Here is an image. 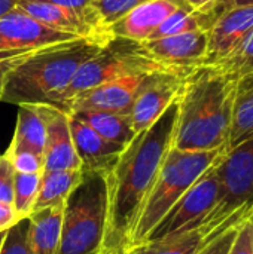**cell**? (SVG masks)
Returning <instances> with one entry per match:
<instances>
[{
    "label": "cell",
    "mask_w": 253,
    "mask_h": 254,
    "mask_svg": "<svg viewBox=\"0 0 253 254\" xmlns=\"http://www.w3.org/2000/svg\"><path fill=\"white\" fill-rule=\"evenodd\" d=\"M177 115L176 100L148 129L136 134L106 171L107 223L101 254H122L130 247L142 208L173 147Z\"/></svg>",
    "instance_id": "obj_1"
},
{
    "label": "cell",
    "mask_w": 253,
    "mask_h": 254,
    "mask_svg": "<svg viewBox=\"0 0 253 254\" xmlns=\"http://www.w3.org/2000/svg\"><path fill=\"white\" fill-rule=\"evenodd\" d=\"M236 80L213 65H198L183 77L174 149L207 152L227 147Z\"/></svg>",
    "instance_id": "obj_2"
},
{
    "label": "cell",
    "mask_w": 253,
    "mask_h": 254,
    "mask_svg": "<svg viewBox=\"0 0 253 254\" xmlns=\"http://www.w3.org/2000/svg\"><path fill=\"white\" fill-rule=\"evenodd\" d=\"M103 46L85 39L52 43L34 51L9 73L0 101L10 104H58L78 68Z\"/></svg>",
    "instance_id": "obj_3"
},
{
    "label": "cell",
    "mask_w": 253,
    "mask_h": 254,
    "mask_svg": "<svg viewBox=\"0 0 253 254\" xmlns=\"http://www.w3.org/2000/svg\"><path fill=\"white\" fill-rule=\"evenodd\" d=\"M107 223L106 171L85 170L63 205L58 254H101Z\"/></svg>",
    "instance_id": "obj_4"
},
{
    "label": "cell",
    "mask_w": 253,
    "mask_h": 254,
    "mask_svg": "<svg viewBox=\"0 0 253 254\" xmlns=\"http://www.w3.org/2000/svg\"><path fill=\"white\" fill-rule=\"evenodd\" d=\"M224 153L225 147L207 152H189L171 147L133 229L128 249L140 246L166 213Z\"/></svg>",
    "instance_id": "obj_5"
},
{
    "label": "cell",
    "mask_w": 253,
    "mask_h": 254,
    "mask_svg": "<svg viewBox=\"0 0 253 254\" xmlns=\"http://www.w3.org/2000/svg\"><path fill=\"white\" fill-rule=\"evenodd\" d=\"M160 71L173 73L151 58L142 43L124 37H113L109 43L100 48L92 58L78 68L73 79L61 94L57 107L66 112V106L73 97L103 83L127 76Z\"/></svg>",
    "instance_id": "obj_6"
},
{
    "label": "cell",
    "mask_w": 253,
    "mask_h": 254,
    "mask_svg": "<svg viewBox=\"0 0 253 254\" xmlns=\"http://www.w3.org/2000/svg\"><path fill=\"white\" fill-rule=\"evenodd\" d=\"M218 162L213 164L166 213V216L155 225L142 244L170 238L185 231L194 229L212 214L215 207L222 199V185L218 174Z\"/></svg>",
    "instance_id": "obj_7"
},
{
    "label": "cell",
    "mask_w": 253,
    "mask_h": 254,
    "mask_svg": "<svg viewBox=\"0 0 253 254\" xmlns=\"http://www.w3.org/2000/svg\"><path fill=\"white\" fill-rule=\"evenodd\" d=\"M218 174L222 185V199L206 220L224 217L253 202V135L225 150L218 162Z\"/></svg>",
    "instance_id": "obj_8"
},
{
    "label": "cell",
    "mask_w": 253,
    "mask_h": 254,
    "mask_svg": "<svg viewBox=\"0 0 253 254\" xmlns=\"http://www.w3.org/2000/svg\"><path fill=\"white\" fill-rule=\"evenodd\" d=\"M16 9L22 10L51 30L73 36L76 39H85L98 46H104L115 37L110 28L98 27L84 15L58 4L37 0H19Z\"/></svg>",
    "instance_id": "obj_9"
},
{
    "label": "cell",
    "mask_w": 253,
    "mask_h": 254,
    "mask_svg": "<svg viewBox=\"0 0 253 254\" xmlns=\"http://www.w3.org/2000/svg\"><path fill=\"white\" fill-rule=\"evenodd\" d=\"M145 51L170 71L186 76L203 65L207 52V31H192L142 42Z\"/></svg>",
    "instance_id": "obj_10"
},
{
    "label": "cell",
    "mask_w": 253,
    "mask_h": 254,
    "mask_svg": "<svg viewBox=\"0 0 253 254\" xmlns=\"http://www.w3.org/2000/svg\"><path fill=\"white\" fill-rule=\"evenodd\" d=\"M185 76L174 73H152L137 94L130 116L134 132L148 129L180 94Z\"/></svg>",
    "instance_id": "obj_11"
},
{
    "label": "cell",
    "mask_w": 253,
    "mask_h": 254,
    "mask_svg": "<svg viewBox=\"0 0 253 254\" xmlns=\"http://www.w3.org/2000/svg\"><path fill=\"white\" fill-rule=\"evenodd\" d=\"M46 128V143L43 152V171L82 170L76 155L69 113L51 104H33Z\"/></svg>",
    "instance_id": "obj_12"
},
{
    "label": "cell",
    "mask_w": 253,
    "mask_h": 254,
    "mask_svg": "<svg viewBox=\"0 0 253 254\" xmlns=\"http://www.w3.org/2000/svg\"><path fill=\"white\" fill-rule=\"evenodd\" d=\"M152 74V73H149ZM149 74H134L121 77L97 88L85 91L73 97L67 106L66 112H81V110H100L112 113L130 115L131 107L142 86L148 80Z\"/></svg>",
    "instance_id": "obj_13"
},
{
    "label": "cell",
    "mask_w": 253,
    "mask_h": 254,
    "mask_svg": "<svg viewBox=\"0 0 253 254\" xmlns=\"http://www.w3.org/2000/svg\"><path fill=\"white\" fill-rule=\"evenodd\" d=\"M253 30V6L228 7L207 30V52L203 65H213L228 57Z\"/></svg>",
    "instance_id": "obj_14"
},
{
    "label": "cell",
    "mask_w": 253,
    "mask_h": 254,
    "mask_svg": "<svg viewBox=\"0 0 253 254\" xmlns=\"http://www.w3.org/2000/svg\"><path fill=\"white\" fill-rule=\"evenodd\" d=\"M76 37L51 30L19 9L0 18V49L42 48Z\"/></svg>",
    "instance_id": "obj_15"
},
{
    "label": "cell",
    "mask_w": 253,
    "mask_h": 254,
    "mask_svg": "<svg viewBox=\"0 0 253 254\" xmlns=\"http://www.w3.org/2000/svg\"><path fill=\"white\" fill-rule=\"evenodd\" d=\"M69 122L75 150L82 164V168L109 171L125 146L107 141L88 124L72 113H69Z\"/></svg>",
    "instance_id": "obj_16"
},
{
    "label": "cell",
    "mask_w": 253,
    "mask_h": 254,
    "mask_svg": "<svg viewBox=\"0 0 253 254\" xmlns=\"http://www.w3.org/2000/svg\"><path fill=\"white\" fill-rule=\"evenodd\" d=\"M185 4L183 0H148L110 25L115 37H124L134 42H145L152 31L173 12Z\"/></svg>",
    "instance_id": "obj_17"
},
{
    "label": "cell",
    "mask_w": 253,
    "mask_h": 254,
    "mask_svg": "<svg viewBox=\"0 0 253 254\" xmlns=\"http://www.w3.org/2000/svg\"><path fill=\"white\" fill-rule=\"evenodd\" d=\"M27 219L28 244L31 254H58L63 205L33 211Z\"/></svg>",
    "instance_id": "obj_18"
},
{
    "label": "cell",
    "mask_w": 253,
    "mask_h": 254,
    "mask_svg": "<svg viewBox=\"0 0 253 254\" xmlns=\"http://www.w3.org/2000/svg\"><path fill=\"white\" fill-rule=\"evenodd\" d=\"M253 135V73L236 80L231 128L225 150H230Z\"/></svg>",
    "instance_id": "obj_19"
},
{
    "label": "cell",
    "mask_w": 253,
    "mask_h": 254,
    "mask_svg": "<svg viewBox=\"0 0 253 254\" xmlns=\"http://www.w3.org/2000/svg\"><path fill=\"white\" fill-rule=\"evenodd\" d=\"M46 143L45 122L33 104L18 106L16 127L7 152H31L43 156Z\"/></svg>",
    "instance_id": "obj_20"
},
{
    "label": "cell",
    "mask_w": 253,
    "mask_h": 254,
    "mask_svg": "<svg viewBox=\"0 0 253 254\" xmlns=\"http://www.w3.org/2000/svg\"><path fill=\"white\" fill-rule=\"evenodd\" d=\"M72 115L88 124L95 132H98L107 141L127 146L136 137L130 115L100 110H81L72 112Z\"/></svg>",
    "instance_id": "obj_21"
},
{
    "label": "cell",
    "mask_w": 253,
    "mask_h": 254,
    "mask_svg": "<svg viewBox=\"0 0 253 254\" xmlns=\"http://www.w3.org/2000/svg\"><path fill=\"white\" fill-rule=\"evenodd\" d=\"M81 176H82V170L43 171L39 196L33 211L64 205L70 192L81 180Z\"/></svg>",
    "instance_id": "obj_22"
},
{
    "label": "cell",
    "mask_w": 253,
    "mask_h": 254,
    "mask_svg": "<svg viewBox=\"0 0 253 254\" xmlns=\"http://www.w3.org/2000/svg\"><path fill=\"white\" fill-rule=\"evenodd\" d=\"M213 21H215L213 16L192 12L186 4H183L176 12H173L170 16H167L152 31V34L149 36L148 40L170 37V36H177V34L192 33V31H207Z\"/></svg>",
    "instance_id": "obj_23"
},
{
    "label": "cell",
    "mask_w": 253,
    "mask_h": 254,
    "mask_svg": "<svg viewBox=\"0 0 253 254\" xmlns=\"http://www.w3.org/2000/svg\"><path fill=\"white\" fill-rule=\"evenodd\" d=\"M40 183H42V173H36V174L15 173L12 205L15 207L21 219H27L33 213L39 196Z\"/></svg>",
    "instance_id": "obj_24"
},
{
    "label": "cell",
    "mask_w": 253,
    "mask_h": 254,
    "mask_svg": "<svg viewBox=\"0 0 253 254\" xmlns=\"http://www.w3.org/2000/svg\"><path fill=\"white\" fill-rule=\"evenodd\" d=\"M213 67L233 76L234 79L253 73V30L228 57L213 64Z\"/></svg>",
    "instance_id": "obj_25"
},
{
    "label": "cell",
    "mask_w": 253,
    "mask_h": 254,
    "mask_svg": "<svg viewBox=\"0 0 253 254\" xmlns=\"http://www.w3.org/2000/svg\"><path fill=\"white\" fill-rule=\"evenodd\" d=\"M0 254H31L28 244V219L19 220L6 232L0 246Z\"/></svg>",
    "instance_id": "obj_26"
},
{
    "label": "cell",
    "mask_w": 253,
    "mask_h": 254,
    "mask_svg": "<svg viewBox=\"0 0 253 254\" xmlns=\"http://www.w3.org/2000/svg\"><path fill=\"white\" fill-rule=\"evenodd\" d=\"M145 1L148 0H92L95 9L107 27Z\"/></svg>",
    "instance_id": "obj_27"
},
{
    "label": "cell",
    "mask_w": 253,
    "mask_h": 254,
    "mask_svg": "<svg viewBox=\"0 0 253 254\" xmlns=\"http://www.w3.org/2000/svg\"><path fill=\"white\" fill-rule=\"evenodd\" d=\"M39 48H22V49H0V98L3 94L6 77L15 70L22 61H25Z\"/></svg>",
    "instance_id": "obj_28"
},
{
    "label": "cell",
    "mask_w": 253,
    "mask_h": 254,
    "mask_svg": "<svg viewBox=\"0 0 253 254\" xmlns=\"http://www.w3.org/2000/svg\"><path fill=\"white\" fill-rule=\"evenodd\" d=\"M9 158L15 173L22 174H36L43 173V156L31 152H4Z\"/></svg>",
    "instance_id": "obj_29"
},
{
    "label": "cell",
    "mask_w": 253,
    "mask_h": 254,
    "mask_svg": "<svg viewBox=\"0 0 253 254\" xmlns=\"http://www.w3.org/2000/svg\"><path fill=\"white\" fill-rule=\"evenodd\" d=\"M37 1H45V3H52V4H58L67 9H72L81 15H84L86 19H89L92 24L103 27V28H110L104 24V21L101 19L98 10L95 9L92 0H37Z\"/></svg>",
    "instance_id": "obj_30"
},
{
    "label": "cell",
    "mask_w": 253,
    "mask_h": 254,
    "mask_svg": "<svg viewBox=\"0 0 253 254\" xmlns=\"http://www.w3.org/2000/svg\"><path fill=\"white\" fill-rule=\"evenodd\" d=\"M13 180L15 170L9 158L3 153L0 156V201L12 204L13 202Z\"/></svg>",
    "instance_id": "obj_31"
},
{
    "label": "cell",
    "mask_w": 253,
    "mask_h": 254,
    "mask_svg": "<svg viewBox=\"0 0 253 254\" xmlns=\"http://www.w3.org/2000/svg\"><path fill=\"white\" fill-rule=\"evenodd\" d=\"M228 254H253V217L239 228L237 237Z\"/></svg>",
    "instance_id": "obj_32"
},
{
    "label": "cell",
    "mask_w": 253,
    "mask_h": 254,
    "mask_svg": "<svg viewBox=\"0 0 253 254\" xmlns=\"http://www.w3.org/2000/svg\"><path fill=\"white\" fill-rule=\"evenodd\" d=\"M240 226H236V228L224 232L222 235H219L218 238H215L210 244H207L198 254H228L230 250H231V246H233L236 237H237V232H239V228Z\"/></svg>",
    "instance_id": "obj_33"
},
{
    "label": "cell",
    "mask_w": 253,
    "mask_h": 254,
    "mask_svg": "<svg viewBox=\"0 0 253 254\" xmlns=\"http://www.w3.org/2000/svg\"><path fill=\"white\" fill-rule=\"evenodd\" d=\"M183 1L192 12L213 16L215 19L218 18L221 12L228 9V7H224L225 0H183Z\"/></svg>",
    "instance_id": "obj_34"
},
{
    "label": "cell",
    "mask_w": 253,
    "mask_h": 254,
    "mask_svg": "<svg viewBox=\"0 0 253 254\" xmlns=\"http://www.w3.org/2000/svg\"><path fill=\"white\" fill-rule=\"evenodd\" d=\"M19 220H22L15 207L12 204L7 202H1L0 201V232H6L10 228H13Z\"/></svg>",
    "instance_id": "obj_35"
},
{
    "label": "cell",
    "mask_w": 253,
    "mask_h": 254,
    "mask_svg": "<svg viewBox=\"0 0 253 254\" xmlns=\"http://www.w3.org/2000/svg\"><path fill=\"white\" fill-rule=\"evenodd\" d=\"M18 3H19V0H0V18L7 15L13 9H16Z\"/></svg>",
    "instance_id": "obj_36"
},
{
    "label": "cell",
    "mask_w": 253,
    "mask_h": 254,
    "mask_svg": "<svg viewBox=\"0 0 253 254\" xmlns=\"http://www.w3.org/2000/svg\"><path fill=\"white\" fill-rule=\"evenodd\" d=\"M231 7H242V6H253V0H230Z\"/></svg>",
    "instance_id": "obj_37"
},
{
    "label": "cell",
    "mask_w": 253,
    "mask_h": 254,
    "mask_svg": "<svg viewBox=\"0 0 253 254\" xmlns=\"http://www.w3.org/2000/svg\"><path fill=\"white\" fill-rule=\"evenodd\" d=\"M6 232H7V231H6ZM6 232H0V246H1V243H3V240H4Z\"/></svg>",
    "instance_id": "obj_38"
}]
</instances>
